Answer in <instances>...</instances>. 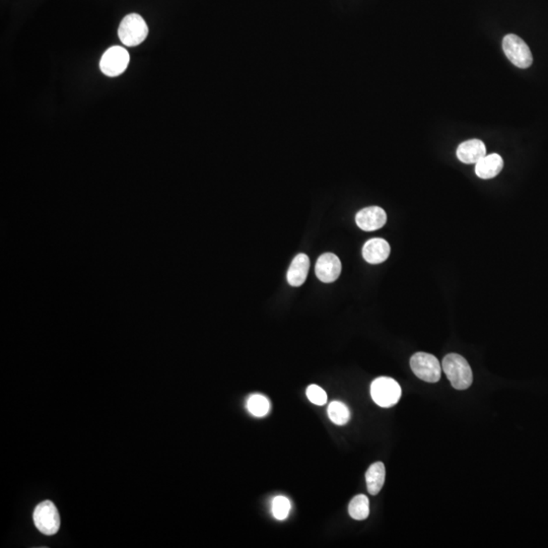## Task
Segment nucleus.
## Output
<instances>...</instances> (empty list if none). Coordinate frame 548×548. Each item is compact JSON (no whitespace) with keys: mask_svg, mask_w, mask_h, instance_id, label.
<instances>
[{"mask_svg":"<svg viewBox=\"0 0 548 548\" xmlns=\"http://www.w3.org/2000/svg\"><path fill=\"white\" fill-rule=\"evenodd\" d=\"M442 368L456 390H466L472 385L473 374L471 366L460 354H447L442 363Z\"/></svg>","mask_w":548,"mask_h":548,"instance_id":"1","label":"nucleus"},{"mask_svg":"<svg viewBox=\"0 0 548 548\" xmlns=\"http://www.w3.org/2000/svg\"><path fill=\"white\" fill-rule=\"evenodd\" d=\"M401 387L392 378L380 377L370 385V396L379 406L388 409L394 406L401 398Z\"/></svg>","mask_w":548,"mask_h":548,"instance_id":"2","label":"nucleus"},{"mask_svg":"<svg viewBox=\"0 0 548 548\" xmlns=\"http://www.w3.org/2000/svg\"><path fill=\"white\" fill-rule=\"evenodd\" d=\"M149 27L146 20L137 13H130L122 20L118 29L120 41L127 47H135L146 40Z\"/></svg>","mask_w":548,"mask_h":548,"instance_id":"3","label":"nucleus"},{"mask_svg":"<svg viewBox=\"0 0 548 548\" xmlns=\"http://www.w3.org/2000/svg\"><path fill=\"white\" fill-rule=\"evenodd\" d=\"M411 368L416 377L428 383H437L441 379L442 366L436 356L427 352H416L411 356Z\"/></svg>","mask_w":548,"mask_h":548,"instance_id":"4","label":"nucleus"},{"mask_svg":"<svg viewBox=\"0 0 548 548\" xmlns=\"http://www.w3.org/2000/svg\"><path fill=\"white\" fill-rule=\"evenodd\" d=\"M503 49L506 58L515 66L522 69L530 68L533 62L530 48L517 35H506L503 40Z\"/></svg>","mask_w":548,"mask_h":548,"instance_id":"5","label":"nucleus"},{"mask_svg":"<svg viewBox=\"0 0 548 548\" xmlns=\"http://www.w3.org/2000/svg\"><path fill=\"white\" fill-rule=\"evenodd\" d=\"M34 523L41 533L51 536L56 534L61 527L58 510L50 501L42 502L34 511Z\"/></svg>","mask_w":548,"mask_h":548,"instance_id":"6","label":"nucleus"},{"mask_svg":"<svg viewBox=\"0 0 548 548\" xmlns=\"http://www.w3.org/2000/svg\"><path fill=\"white\" fill-rule=\"evenodd\" d=\"M129 61L130 56L127 50L120 46H114L104 53L100 61L101 71L107 77H118L127 68Z\"/></svg>","mask_w":548,"mask_h":548,"instance_id":"7","label":"nucleus"},{"mask_svg":"<svg viewBox=\"0 0 548 548\" xmlns=\"http://www.w3.org/2000/svg\"><path fill=\"white\" fill-rule=\"evenodd\" d=\"M315 271L322 282H335L342 273V262L333 253H325L318 258Z\"/></svg>","mask_w":548,"mask_h":548,"instance_id":"8","label":"nucleus"},{"mask_svg":"<svg viewBox=\"0 0 548 548\" xmlns=\"http://www.w3.org/2000/svg\"><path fill=\"white\" fill-rule=\"evenodd\" d=\"M356 225L366 232L377 231L385 225L387 214L379 206H370L361 209L356 216Z\"/></svg>","mask_w":548,"mask_h":548,"instance_id":"9","label":"nucleus"},{"mask_svg":"<svg viewBox=\"0 0 548 548\" xmlns=\"http://www.w3.org/2000/svg\"><path fill=\"white\" fill-rule=\"evenodd\" d=\"M390 245L384 239H370L363 247V256L370 264H380L386 261L390 255Z\"/></svg>","mask_w":548,"mask_h":548,"instance_id":"10","label":"nucleus"},{"mask_svg":"<svg viewBox=\"0 0 548 548\" xmlns=\"http://www.w3.org/2000/svg\"><path fill=\"white\" fill-rule=\"evenodd\" d=\"M487 156V147L480 139L462 142L457 149V158L464 163H476Z\"/></svg>","mask_w":548,"mask_h":548,"instance_id":"11","label":"nucleus"},{"mask_svg":"<svg viewBox=\"0 0 548 548\" xmlns=\"http://www.w3.org/2000/svg\"><path fill=\"white\" fill-rule=\"evenodd\" d=\"M309 269L310 259L307 255L304 253L297 255L287 270V282L292 287H301L307 280Z\"/></svg>","mask_w":548,"mask_h":548,"instance_id":"12","label":"nucleus"},{"mask_svg":"<svg viewBox=\"0 0 548 548\" xmlns=\"http://www.w3.org/2000/svg\"><path fill=\"white\" fill-rule=\"evenodd\" d=\"M504 161L499 154H492L476 163L475 173L481 179H492L502 172Z\"/></svg>","mask_w":548,"mask_h":548,"instance_id":"13","label":"nucleus"},{"mask_svg":"<svg viewBox=\"0 0 548 548\" xmlns=\"http://www.w3.org/2000/svg\"><path fill=\"white\" fill-rule=\"evenodd\" d=\"M385 478L386 468L384 463L376 462L370 465L366 473L368 494L372 496L379 494L385 483Z\"/></svg>","mask_w":548,"mask_h":548,"instance_id":"14","label":"nucleus"},{"mask_svg":"<svg viewBox=\"0 0 548 548\" xmlns=\"http://www.w3.org/2000/svg\"><path fill=\"white\" fill-rule=\"evenodd\" d=\"M349 513L352 519L358 521L367 519L370 515V502L368 497L365 494H358L354 497L349 503Z\"/></svg>","mask_w":548,"mask_h":548,"instance_id":"15","label":"nucleus"},{"mask_svg":"<svg viewBox=\"0 0 548 548\" xmlns=\"http://www.w3.org/2000/svg\"><path fill=\"white\" fill-rule=\"evenodd\" d=\"M328 416L335 425H344L349 423L351 413L347 405L342 402L332 401L328 406Z\"/></svg>","mask_w":548,"mask_h":548,"instance_id":"16","label":"nucleus"},{"mask_svg":"<svg viewBox=\"0 0 548 548\" xmlns=\"http://www.w3.org/2000/svg\"><path fill=\"white\" fill-rule=\"evenodd\" d=\"M247 409L251 414L257 418L266 416L269 411V402L264 396L255 394L250 396L247 402Z\"/></svg>","mask_w":548,"mask_h":548,"instance_id":"17","label":"nucleus"},{"mask_svg":"<svg viewBox=\"0 0 548 548\" xmlns=\"http://www.w3.org/2000/svg\"><path fill=\"white\" fill-rule=\"evenodd\" d=\"M291 502L287 497L278 496L273 501V514L275 519L282 521L287 518L291 511Z\"/></svg>","mask_w":548,"mask_h":548,"instance_id":"18","label":"nucleus"},{"mask_svg":"<svg viewBox=\"0 0 548 548\" xmlns=\"http://www.w3.org/2000/svg\"><path fill=\"white\" fill-rule=\"evenodd\" d=\"M307 397L311 402L316 405H324L327 402V394L321 387L310 385L307 388Z\"/></svg>","mask_w":548,"mask_h":548,"instance_id":"19","label":"nucleus"}]
</instances>
